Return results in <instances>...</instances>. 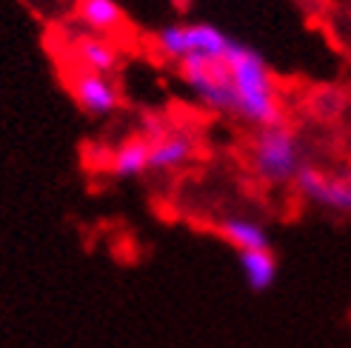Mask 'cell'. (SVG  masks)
I'll use <instances>...</instances> for the list:
<instances>
[{"label":"cell","instance_id":"1","mask_svg":"<svg viewBox=\"0 0 351 348\" xmlns=\"http://www.w3.org/2000/svg\"><path fill=\"white\" fill-rule=\"evenodd\" d=\"M226 66H229L234 86V117L240 123L252 126L254 132L283 123V103H280L277 83L260 51L237 40L226 55Z\"/></svg>","mask_w":351,"mask_h":348},{"label":"cell","instance_id":"2","mask_svg":"<svg viewBox=\"0 0 351 348\" xmlns=\"http://www.w3.org/2000/svg\"><path fill=\"white\" fill-rule=\"evenodd\" d=\"M306 163H308L306 143L294 129L280 123L254 132L249 143V169L260 183L271 188L291 186Z\"/></svg>","mask_w":351,"mask_h":348},{"label":"cell","instance_id":"3","mask_svg":"<svg viewBox=\"0 0 351 348\" xmlns=\"http://www.w3.org/2000/svg\"><path fill=\"white\" fill-rule=\"evenodd\" d=\"M237 40L226 34L220 26L208 21H189V23H169L154 34V49L157 55L180 63L186 58H212L223 60L232 51Z\"/></svg>","mask_w":351,"mask_h":348},{"label":"cell","instance_id":"4","mask_svg":"<svg viewBox=\"0 0 351 348\" xmlns=\"http://www.w3.org/2000/svg\"><path fill=\"white\" fill-rule=\"evenodd\" d=\"M178 75L180 83L186 86V92L195 97L203 109L223 114V117H234V86H232V75L229 66L223 60H212V58H186L178 63Z\"/></svg>","mask_w":351,"mask_h":348},{"label":"cell","instance_id":"5","mask_svg":"<svg viewBox=\"0 0 351 348\" xmlns=\"http://www.w3.org/2000/svg\"><path fill=\"white\" fill-rule=\"evenodd\" d=\"M306 203L331 214H351V169H323L306 163L291 183Z\"/></svg>","mask_w":351,"mask_h":348},{"label":"cell","instance_id":"6","mask_svg":"<svg viewBox=\"0 0 351 348\" xmlns=\"http://www.w3.org/2000/svg\"><path fill=\"white\" fill-rule=\"evenodd\" d=\"M63 80H66L69 95L75 100V106L95 120H106L123 106V89L109 75H97V72H86V69H77V66H66Z\"/></svg>","mask_w":351,"mask_h":348},{"label":"cell","instance_id":"7","mask_svg":"<svg viewBox=\"0 0 351 348\" xmlns=\"http://www.w3.org/2000/svg\"><path fill=\"white\" fill-rule=\"evenodd\" d=\"M197 154L195 134L183 129H166L149 140V171L152 174H169L189 166Z\"/></svg>","mask_w":351,"mask_h":348},{"label":"cell","instance_id":"8","mask_svg":"<svg viewBox=\"0 0 351 348\" xmlns=\"http://www.w3.org/2000/svg\"><path fill=\"white\" fill-rule=\"evenodd\" d=\"M69 55H72V66L86 69V72H97V75H114L123 58H120V49L109 40V38H100V34H77L69 43Z\"/></svg>","mask_w":351,"mask_h":348},{"label":"cell","instance_id":"9","mask_svg":"<svg viewBox=\"0 0 351 348\" xmlns=\"http://www.w3.org/2000/svg\"><path fill=\"white\" fill-rule=\"evenodd\" d=\"M77 21L89 29V34L100 38H114L117 32L126 29V12L117 0H77L75 3Z\"/></svg>","mask_w":351,"mask_h":348},{"label":"cell","instance_id":"10","mask_svg":"<svg viewBox=\"0 0 351 348\" xmlns=\"http://www.w3.org/2000/svg\"><path fill=\"white\" fill-rule=\"evenodd\" d=\"M217 234L229 243V246L240 254V251H257V249H271L269 243V232L266 225L254 217H245V214H229L217 220Z\"/></svg>","mask_w":351,"mask_h":348},{"label":"cell","instance_id":"11","mask_svg":"<svg viewBox=\"0 0 351 348\" xmlns=\"http://www.w3.org/2000/svg\"><path fill=\"white\" fill-rule=\"evenodd\" d=\"M106 171L114 180H137L149 174V140L143 134H134L114 146L106 160Z\"/></svg>","mask_w":351,"mask_h":348},{"label":"cell","instance_id":"12","mask_svg":"<svg viewBox=\"0 0 351 348\" xmlns=\"http://www.w3.org/2000/svg\"><path fill=\"white\" fill-rule=\"evenodd\" d=\"M240 271H243L245 286L254 294H263L277 283V257L271 249L240 251Z\"/></svg>","mask_w":351,"mask_h":348},{"label":"cell","instance_id":"13","mask_svg":"<svg viewBox=\"0 0 351 348\" xmlns=\"http://www.w3.org/2000/svg\"><path fill=\"white\" fill-rule=\"evenodd\" d=\"M314 109H317V114L323 120H331L343 109V97L337 92H320L317 97H314Z\"/></svg>","mask_w":351,"mask_h":348}]
</instances>
